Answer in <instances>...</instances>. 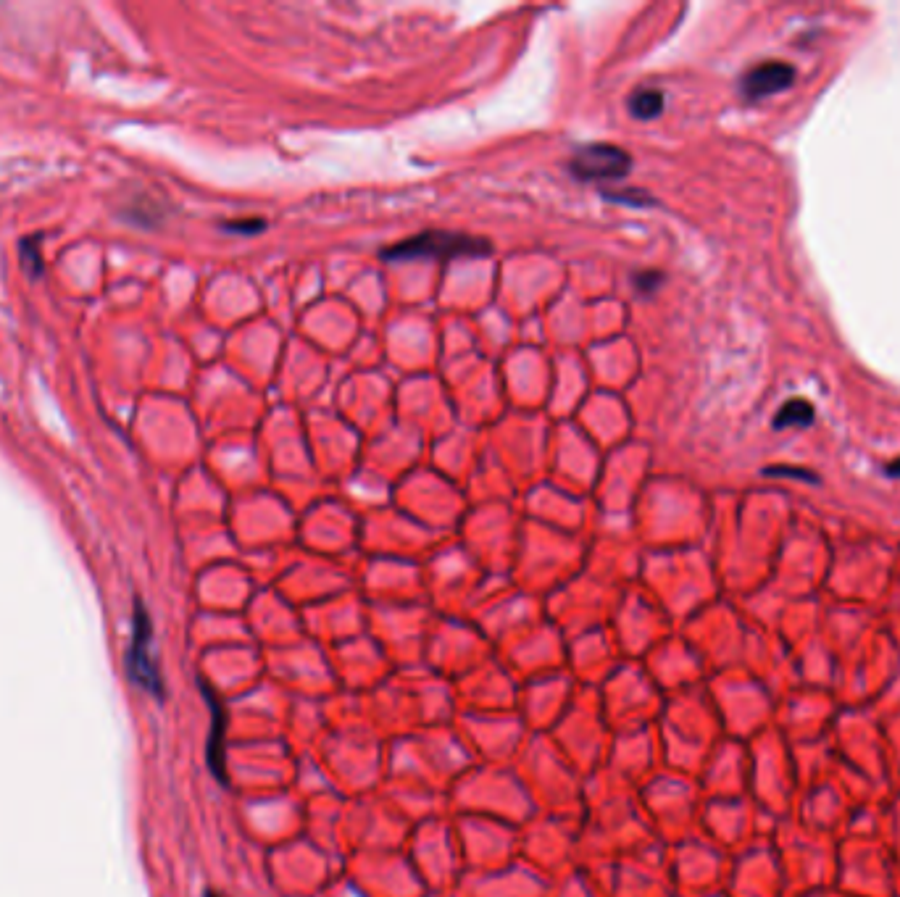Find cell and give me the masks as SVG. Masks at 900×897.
<instances>
[{"label": "cell", "instance_id": "6", "mask_svg": "<svg viewBox=\"0 0 900 897\" xmlns=\"http://www.w3.org/2000/svg\"><path fill=\"white\" fill-rule=\"evenodd\" d=\"M627 106L629 114L635 116V119L650 122V119H656V116L664 111V93L656 90V87H640V90H635V93L629 95Z\"/></svg>", "mask_w": 900, "mask_h": 897}, {"label": "cell", "instance_id": "13", "mask_svg": "<svg viewBox=\"0 0 900 897\" xmlns=\"http://www.w3.org/2000/svg\"><path fill=\"white\" fill-rule=\"evenodd\" d=\"M887 474H890V477H900V461L890 463V466H887Z\"/></svg>", "mask_w": 900, "mask_h": 897}, {"label": "cell", "instance_id": "1", "mask_svg": "<svg viewBox=\"0 0 900 897\" xmlns=\"http://www.w3.org/2000/svg\"><path fill=\"white\" fill-rule=\"evenodd\" d=\"M493 245L482 237L461 235V232H422L382 250V261L408 264V261H453V258H487Z\"/></svg>", "mask_w": 900, "mask_h": 897}, {"label": "cell", "instance_id": "7", "mask_svg": "<svg viewBox=\"0 0 900 897\" xmlns=\"http://www.w3.org/2000/svg\"><path fill=\"white\" fill-rule=\"evenodd\" d=\"M814 421V406L808 400L793 398L787 400L785 406L779 408L777 416H774V427L787 429V427H811Z\"/></svg>", "mask_w": 900, "mask_h": 897}, {"label": "cell", "instance_id": "2", "mask_svg": "<svg viewBox=\"0 0 900 897\" xmlns=\"http://www.w3.org/2000/svg\"><path fill=\"white\" fill-rule=\"evenodd\" d=\"M124 666H127V677L132 679L135 687L145 690L156 700H164V677H161L156 653H153V624H150L148 608L140 600L135 603V613H132V637H129V648L124 655Z\"/></svg>", "mask_w": 900, "mask_h": 897}, {"label": "cell", "instance_id": "11", "mask_svg": "<svg viewBox=\"0 0 900 897\" xmlns=\"http://www.w3.org/2000/svg\"><path fill=\"white\" fill-rule=\"evenodd\" d=\"M766 477H790V479H806L811 485L819 482L814 471H806V469H793V466H774V469H766L764 471Z\"/></svg>", "mask_w": 900, "mask_h": 897}, {"label": "cell", "instance_id": "8", "mask_svg": "<svg viewBox=\"0 0 900 897\" xmlns=\"http://www.w3.org/2000/svg\"><path fill=\"white\" fill-rule=\"evenodd\" d=\"M19 250H22V261L24 266L29 269L32 277L37 274H43V256H40V237H24L22 243H19Z\"/></svg>", "mask_w": 900, "mask_h": 897}, {"label": "cell", "instance_id": "4", "mask_svg": "<svg viewBox=\"0 0 900 897\" xmlns=\"http://www.w3.org/2000/svg\"><path fill=\"white\" fill-rule=\"evenodd\" d=\"M200 692H203V698H206L208 708H211V734H208L206 750L208 766H211V771H214L219 782L227 784V711H224L219 692L206 679H200Z\"/></svg>", "mask_w": 900, "mask_h": 897}, {"label": "cell", "instance_id": "5", "mask_svg": "<svg viewBox=\"0 0 900 897\" xmlns=\"http://www.w3.org/2000/svg\"><path fill=\"white\" fill-rule=\"evenodd\" d=\"M795 82V69L785 61H764V64L753 66L743 77V93L745 98L758 100L777 95Z\"/></svg>", "mask_w": 900, "mask_h": 897}, {"label": "cell", "instance_id": "3", "mask_svg": "<svg viewBox=\"0 0 900 897\" xmlns=\"http://www.w3.org/2000/svg\"><path fill=\"white\" fill-rule=\"evenodd\" d=\"M632 169V156L619 145L590 143L574 150L569 171L582 182H606V179H622Z\"/></svg>", "mask_w": 900, "mask_h": 897}, {"label": "cell", "instance_id": "14", "mask_svg": "<svg viewBox=\"0 0 900 897\" xmlns=\"http://www.w3.org/2000/svg\"><path fill=\"white\" fill-rule=\"evenodd\" d=\"M206 897H222V895H216V892H206Z\"/></svg>", "mask_w": 900, "mask_h": 897}, {"label": "cell", "instance_id": "9", "mask_svg": "<svg viewBox=\"0 0 900 897\" xmlns=\"http://www.w3.org/2000/svg\"><path fill=\"white\" fill-rule=\"evenodd\" d=\"M603 198L614 200V203H629V206H653L656 200L650 198L643 190H619V193H608L603 190Z\"/></svg>", "mask_w": 900, "mask_h": 897}, {"label": "cell", "instance_id": "10", "mask_svg": "<svg viewBox=\"0 0 900 897\" xmlns=\"http://www.w3.org/2000/svg\"><path fill=\"white\" fill-rule=\"evenodd\" d=\"M224 229H227V232H237V235H258L261 229H266V221L264 219L224 221Z\"/></svg>", "mask_w": 900, "mask_h": 897}, {"label": "cell", "instance_id": "12", "mask_svg": "<svg viewBox=\"0 0 900 897\" xmlns=\"http://www.w3.org/2000/svg\"><path fill=\"white\" fill-rule=\"evenodd\" d=\"M661 279L664 277H661L658 271H643V274H637L635 277V285H637V290L648 295V292H653L658 285H661Z\"/></svg>", "mask_w": 900, "mask_h": 897}]
</instances>
